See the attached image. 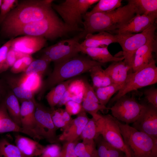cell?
<instances>
[{
  "instance_id": "1",
  "label": "cell",
  "mask_w": 157,
  "mask_h": 157,
  "mask_svg": "<svg viewBox=\"0 0 157 157\" xmlns=\"http://www.w3.org/2000/svg\"><path fill=\"white\" fill-rule=\"evenodd\" d=\"M128 3L110 12H97L83 15V31L78 35L84 38L88 34L96 32L115 31L136 15L135 8L129 0Z\"/></svg>"
},
{
  "instance_id": "2",
  "label": "cell",
  "mask_w": 157,
  "mask_h": 157,
  "mask_svg": "<svg viewBox=\"0 0 157 157\" xmlns=\"http://www.w3.org/2000/svg\"><path fill=\"white\" fill-rule=\"evenodd\" d=\"M53 1L28 0L18 2L1 25V32L57 16L52 6Z\"/></svg>"
},
{
  "instance_id": "3",
  "label": "cell",
  "mask_w": 157,
  "mask_h": 157,
  "mask_svg": "<svg viewBox=\"0 0 157 157\" xmlns=\"http://www.w3.org/2000/svg\"><path fill=\"white\" fill-rule=\"evenodd\" d=\"M83 28L67 25L57 15L42 20L10 29L2 33L5 36L15 37L24 35L43 37L53 40L69 32H82Z\"/></svg>"
},
{
  "instance_id": "4",
  "label": "cell",
  "mask_w": 157,
  "mask_h": 157,
  "mask_svg": "<svg viewBox=\"0 0 157 157\" xmlns=\"http://www.w3.org/2000/svg\"><path fill=\"white\" fill-rule=\"evenodd\" d=\"M54 64L53 71L42 83L39 97L40 99L46 91L60 83L84 73L89 72L95 65H104L90 58L78 54L70 59Z\"/></svg>"
},
{
  "instance_id": "5",
  "label": "cell",
  "mask_w": 157,
  "mask_h": 157,
  "mask_svg": "<svg viewBox=\"0 0 157 157\" xmlns=\"http://www.w3.org/2000/svg\"><path fill=\"white\" fill-rule=\"evenodd\" d=\"M117 122L124 144L132 157H157V138Z\"/></svg>"
},
{
  "instance_id": "6",
  "label": "cell",
  "mask_w": 157,
  "mask_h": 157,
  "mask_svg": "<svg viewBox=\"0 0 157 157\" xmlns=\"http://www.w3.org/2000/svg\"><path fill=\"white\" fill-rule=\"evenodd\" d=\"M154 60L135 72L130 71L125 83L118 92L110 100L112 104L122 96L134 90L157 82V67Z\"/></svg>"
},
{
  "instance_id": "7",
  "label": "cell",
  "mask_w": 157,
  "mask_h": 157,
  "mask_svg": "<svg viewBox=\"0 0 157 157\" xmlns=\"http://www.w3.org/2000/svg\"><path fill=\"white\" fill-rule=\"evenodd\" d=\"M96 120L100 135L109 144L122 152L126 157H132L125 145L117 120L110 114L91 115Z\"/></svg>"
},
{
  "instance_id": "8",
  "label": "cell",
  "mask_w": 157,
  "mask_h": 157,
  "mask_svg": "<svg viewBox=\"0 0 157 157\" xmlns=\"http://www.w3.org/2000/svg\"><path fill=\"white\" fill-rule=\"evenodd\" d=\"M98 0H66L58 4L52 3V6L60 15L67 25L79 28L83 24V16L92 5Z\"/></svg>"
},
{
  "instance_id": "9",
  "label": "cell",
  "mask_w": 157,
  "mask_h": 157,
  "mask_svg": "<svg viewBox=\"0 0 157 157\" xmlns=\"http://www.w3.org/2000/svg\"><path fill=\"white\" fill-rule=\"evenodd\" d=\"M156 27L154 24L138 33L116 34L117 43L121 47L124 60L131 68L134 54L139 48L155 39Z\"/></svg>"
},
{
  "instance_id": "10",
  "label": "cell",
  "mask_w": 157,
  "mask_h": 157,
  "mask_svg": "<svg viewBox=\"0 0 157 157\" xmlns=\"http://www.w3.org/2000/svg\"><path fill=\"white\" fill-rule=\"evenodd\" d=\"M35 125L34 131L41 139H45L50 144L59 143L57 129L53 122L51 108L36 102L35 112Z\"/></svg>"
},
{
  "instance_id": "11",
  "label": "cell",
  "mask_w": 157,
  "mask_h": 157,
  "mask_svg": "<svg viewBox=\"0 0 157 157\" xmlns=\"http://www.w3.org/2000/svg\"><path fill=\"white\" fill-rule=\"evenodd\" d=\"M78 35L70 39L59 41L44 49L40 58L50 62H60L73 58L79 52L80 44Z\"/></svg>"
},
{
  "instance_id": "12",
  "label": "cell",
  "mask_w": 157,
  "mask_h": 157,
  "mask_svg": "<svg viewBox=\"0 0 157 157\" xmlns=\"http://www.w3.org/2000/svg\"><path fill=\"white\" fill-rule=\"evenodd\" d=\"M145 106V104L139 103L134 97L126 94L116 101L109 110L117 120L129 124L138 119Z\"/></svg>"
},
{
  "instance_id": "13",
  "label": "cell",
  "mask_w": 157,
  "mask_h": 157,
  "mask_svg": "<svg viewBox=\"0 0 157 157\" xmlns=\"http://www.w3.org/2000/svg\"><path fill=\"white\" fill-rule=\"evenodd\" d=\"M138 131L157 138V108L149 104L131 126Z\"/></svg>"
},
{
  "instance_id": "14",
  "label": "cell",
  "mask_w": 157,
  "mask_h": 157,
  "mask_svg": "<svg viewBox=\"0 0 157 157\" xmlns=\"http://www.w3.org/2000/svg\"><path fill=\"white\" fill-rule=\"evenodd\" d=\"M47 40L42 37L26 35L13 38L11 47L23 53L31 55L45 46Z\"/></svg>"
},
{
  "instance_id": "15",
  "label": "cell",
  "mask_w": 157,
  "mask_h": 157,
  "mask_svg": "<svg viewBox=\"0 0 157 157\" xmlns=\"http://www.w3.org/2000/svg\"><path fill=\"white\" fill-rule=\"evenodd\" d=\"M86 112L82 108L80 112L77 114V117L73 119L63 130V133L59 135L60 142L78 141L83 129L89 119Z\"/></svg>"
},
{
  "instance_id": "16",
  "label": "cell",
  "mask_w": 157,
  "mask_h": 157,
  "mask_svg": "<svg viewBox=\"0 0 157 157\" xmlns=\"http://www.w3.org/2000/svg\"><path fill=\"white\" fill-rule=\"evenodd\" d=\"M156 41L152 40L138 48L135 52L131 65V72H135L154 60L153 53L155 50Z\"/></svg>"
},
{
  "instance_id": "17",
  "label": "cell",
  "mask_w": 157,
  "mask_h": 157,
  "mask_svg": "<svg viewBox=\"0 0 157 157\" xmlns=\"http://www.w3.org/2000/svg\"><path fill=\"white\" fill-rule=\"evenodd\" d=\"M156 19L155 18L145 15L136 14L115 32L116 34L140 33L154 24Z\"/></svg>"
},
{
  "instance_id": "18",
  "label": "cell",
  "mask_w": 157,
  "mask_h": 157,
  "mask_svg": "<svg viewBox=\"0 0 157 157\" xmlns=\"http://www.w3.org/2000/svg\"><path fill=\"white\" fill-rule=\"evenodd\" d=\"M15 142L24 157H37L45 147L35 140L19 134L15 137Z\"/></svg>"
},
{
  "instance_id": "19",
  "label": "cell",
  "mask_w": 157,
  "mask_h": 157,
  "mask_svg": "<svg viewBox=\"0 0 157 157\" xmlns=\"http://www.w3.org/2000/svg\"><path fill=\"white\" fill-rule=\"evenodd\" d=\"M21 133L35 140L38 138L34 132L24 129L17 124L10 117L3 101L0 103V133L9 132Z\"/></svg>"
},
{
  "instance_id": "20",
  "label": "cell",
  "mask_w": 157,
  "mask_h": 157,
  "mask_svg": "<svg viewBox=\"0 0 157 157\" xmlns=\"http://www.w3.org/2000/svg\"><path fill=\"white\" fill-rule=\"evenodd\" d=\"M78 51L88 55L92 60L104 64L110 62H118L124 60L123 56L121 57L113 56L109 51L108 47H87L80 45L78 47Z\"/></svg>"
},
{
  "instance_id": "21",
  "label": "cell",
  "mask_w": 157,
  "mask_h": 157,
  "mask_svg": "<svg viewBox=\"0 0 157 157\" xmlns=\"http://www.w3.org/2000/svg\"><path fill=\"white\" fill-rule=\"evenodd\" d=\"M105 71L110 77L113 84L122 87L131 71V67L124 60L113 62Z\"/></svg>"
},
{
  "instance_id": "22",
  "label": "cell",
  "mask_w": 157,
  "mask_h": 157,
  "mask_svg": "<svg viewBox=\"0 0 157 157\" xmlns=\"http://www.w3.org/2000/svg\"><path fill=\"white\" fill-rule=\"evenodd\" d=\"M85 40L80 43L81 46L87 47H105L110 44L117 43L115 35L106 31L99 32L97 34H88Z\"/></svg>"
},
{
  "instance_id": "23",
  "label": "cell",
  "mask_w": 157,
  "mask_h": 157,
  "mask_svg": "<svg viewBox=\"0 0 157 157\" xmlns=\"http://www.w3.org/2000/svg\"><path fill=\"white\" fill-rule=\"evenodd\" d=\"M36 104L31 101H24L21 102L20 115L22 127L36 134L34 131L35 125Z\"/></svg>"
},
{
  "instance_id": "24",
  "label": "cell",
  "mask_w": 157,
  "mask_h": 157,
  "mask_svg": "<svg viewBox=\"0 0 157 157\" xmlns=\"http://www.w3.org/2000/svg\"><path fill=\"white\" fill-rule=\"evenodd\" d=\"M6 81L10 89L21 102L31 101L35 103L37 101L34 98V94L25 89L20 83L19 78L7 75L2 78Z\"/></svg>"
},
{
  "instance_id": "25",
  "label": "cell",
  "mask_w": 157,
  "mask_h": 157,
  "mask_svg": "<svg viewBox=\"0 0 157 157\" xmlns=\"http://www.w3.org/2000/svg\"><path fill=\"white\" fill-rule=\"evenodd\" d=\"M3 101L11 118L18 126L22 127L20 121V106L19 100L10 89Z\"/></svg>"
},
{
  "instance_id": "26",
  "label": "cell",
  "mask_w": 157,
  "mask_h": 157,
  "mask_svg": "<svg viewBox=\"0 0 157 157\" xmlns=\"http://www.w3.org/2000/svg\"><path fill=\"white\" fill-rule=\"evenodd\" d=\"M96 148V157H119L124 153L108 142L101 135L94 140Z\"/></svg>"
},
{
  "instance_id": "27",
  "label": "cell",
  "mask_w": 157,
  "mask_h": 157,
  "mask_svg": "<svg viewBox=\"0 0 157 157\" xmlns=\"http://www.w3.org/2000/svg\"><path fill=\"white\" fill-rule=\"evenodd\" d=\"M76 78L74 77L60 83L52 88L47 93L46 98L51 108H54L57 106L67 90L69 84Z\"/></svg>"
},
{
  "instance_id": "28",
  "label": "cell",
  "mask_w": 157,
  "mask_h": 157,
  "mask_svg": "<svg viewBox=\"0 0 157 157\" xmlns=\"http://www.w3.org/2000/svg\"><path fill=\"white\" fill-rule=\"evenodd\" d=\"M134 6L136 15H145L157 18V0H129Z\"/></svg>"
},
{
  "instance_id": "29",
  "label": "cell",
  "mask_w": 157,
  "mask_h": 157,
  "mask_svg": "<svg viewBox=\"0 0 157 157\" xmlns=\"http://www.w3.org/2000/svg\"><path fill=\"white\" fill-rule=\"evenodd\" d=\"M102 66L100 65H95L89 71L93 88L105 87L113 84L110 77L102 69Z\"/></svg>"
},
{
  "instance_id": "30",
  "label": "cell",
  "mask_w": 157,
  "mask_h": 157,
  "mask_svg": "<svg viewBox=\"0 0 157 157\" xmlns=\"http://www.w3.org/2000/svg\"><path fill=\"white\" fill-rule=\"evenodd\" d=\"M19 80L25 89L34 94L40 91L43 83L42 75L38 74L27 75L24 74L19 78Z\"/></svg>"
},
{
  "instance_id": "31",
  "label": "cell",
  "mask_w": 157,
  "mask_h": 157,
  "mask_svg": "<svg viewBox=\"0 0 157 157\" xmlns=\"http://www.w3.org/2000/svg\"><path fill=\"white\" fill-rule=\"evenodd\" d=\"M78 142L75 148L78 157H96L97 148L94 140H83Z\"/></svg>"
},
{
  "instance_id": "32",
  "label": "cell",
  "mask_w": 157,
  "mask_h": 157,
  "mask_svg": "<svg viewBox=\"0 0 157 157\" xmlns=\"http://www.w3.org/2000/svg\"><path fill=\"white\" fill-rule=\"evenodd\" d=\"M52 120L55 127L65 129L71 122L73 119L65 109L51 108Z\"/></svg>"
},
{
  "instance_id": "33",
  "label": "cell",
  "mask_w": 157,
  "mask_h": 157,
  "mask_svg": "<svg viewBox=\"0 0 157 157\" xmlns=\"http://www.w3.org/2000/svg\"><path fill=\"white\" fill-rule=\"evenodd\" d=\"M121 88L120 85L113 84L105 87L93 88L100 103L106 106L113 95Z\"/></svg>"
},
{
  "instance_id": "34",
  "label": "cell",
  "mask_w": 157,
  "mask_h": 157,
  "mask_svg": "<svg viewBox=\"0 0 157 157\" xmlns=\"http://www.w3.org/2000/svg\"><path fill=\"white\" fill-rule=\"evenodd\" d=\"M0 157H24L16 145L4 138L0 139Z\"/></svg>"
},
{
  "instance_id": "35",
  "label": "cell",
  "mask_w": 157,
  "mask_h": 157,
  "mask_svg": "<svg viewBox=\"0 0 157 157\" xmlns=\"http://www.w3.org/2000/svg\"><path fill=\"white\" fill-rule=\"evenodd\" d=\"M122 1L121 0H99L92 10L87 12L89 14H92L111 11L121 7Z\"/></svg>"
},
{
  "instance_id": "36",
  "label": "cell",
  "mask_w": 157,
  "mask_h": 157,
  "mask_svg": "<svg viewBox=\"0 0 157 157\" xmlns=\"http://www.w3.org/2000/svg\"><path fill=\"white\" fill-rule=\"evenodd\" d=\"M100 135L95 119L93 117L89 118L84 126L80 137V139L94 140Z\"/></svg>"
},
{
  "instance_id": "37",
  "label": "cell",
  "mask_w": 157,
  "mask_h": 157,
  "mask_svg": "<svg viewBox=\"0 0 157 157\" xmlns=\"http://www.w3.org/2000/svg\"><path fill=\"white\" fill-rule=\"evenodd\" d=\"M50 63L41 58L34 60L24 72V74L27 75L38 74L42 76L48 69Z\"/></svg>"
},
{
  "instance_id": "38",
  "label": "cell",
  "mask_w": 157,
  "mask_h": 157,
  "mask_svg": "<svg viewBox=\"0 0 157 157\" xmlns=\"http://www.w3.org/2000/svg\"><path fill=\"white\" fill-rule=\"evenodd\" d=\"M34 60L31 55H27L16 61L11 67L10 72L14 74L25 72Z\"/></svg>"
},
{
  "instance_id": "39",
  "label": "cell",
  "mask_w": 157,
  "mask_h": 157,
  "mask_svg": "<svg viewBox=\"0 0 157 157\" xmlns=\"http://www.w3.org/2000/svg\"><path fill=\"white\" fill-rule=\"evenodd\" d=\"M82 108L90 115L98 113L99 111L104 112L109 110V108L100 103L86 99L83 100L81 104Z\"/></svg>"
},
{
  "instance_id": "40",
  "label": "cell",
  "mask_w": 157,
  "mask_h": 157,
  "mask_svg": "<svg viewBox=\"0 0 157 157\" xmlns=\"http://www.w3.org/2000/svg\"><path fill=\"white\" fill-rule=\"evenodd\" d=\"M26 55L10 47L7 54L4 67V72L11 67L17 60Z\"/></svg>"
},
{
  "instance_id": "41",
  "label": "cell",
  "mask_w": 157,
  "mask_h": 157,
  "mask_svg": "<svg viewBox=\"0 0 157 157\" xmlns=\"http://www.w3.org/2000/svg\"><path fill=\"white\" fill-rule=\"evenodd\" d=\"M18 1L16 0H3L0 10V25L10 11L17 5Z\"/></svg>"
},
{
  "instance_id": "42",
  "label": "cell",
  "mask_w": 157,
  "mask_h": 157,
  "mask_svg": "<svg viewBox=\"0 0 157 157\" xmlns=\"http://www.w3.org/2000/svg\"><path fill=\"white\" fill-rule=\"evenodd\" d=\"M78 141L74 142H64L60 151L57 157H78L75 148Z\"/></svg>"
},
{
  "instance_id": "43",
  "label": "cell",
  "mask_w": 157,
  "mask_h": 157,
  "mask_svg": "<svg viewBox=\"0 0 157 157\" xmlns=\"http://www.w3.org/2000/svg\"><path fill=\"white\" fill-rule=\"evenodd\" d=\"M61 147L59 143H52L45 146L42 153L37 157H57Z\"/></svg>"
},
{
  "instance_id": "44",
  "label": "cell",
  "mask_w": 157,
  "mask_h": 157,
  "mask_svg": "<svg viewBox=\"0 0 157 157\" xmlns=\"http://www.w3.org/2000/svg\"><path fill=\"white\" fill-rule=\"evenodd\" d=\"M84 88L83 80L76 78L69 84L67 90L72 95L75 96L83 93Z\"/></svg>"
},
{
  "instance_id": "45",
  "label": "cell",
  "mask_w": 157,
  "mask_h": 157,
  "mask_svg": "<svg viewBox=\"0 0 157 157\" xmlns=\"http://www.w3.org/2000/svg\"><path fill=\"white\" fill-rule=\"evenodd\" d=\"M13 38H12L0 47V74L4 72L7 54Z\"/></svg>"
},
{
  "instance_id": "46",
  "label": "cell",
  "mask_w": 157,
  "mask_h": 157,
  "mask_svg": "<svg viewBox=\"0 0 157 157\" xmlns=\"http://www.w3.org/2000/svg\"><path fill=\"white\" fill-rule=\"evenodd\" d=\"M85 88L83 93V100L86 99L100 103L96 95L93 88L87 80H83Z\"/></svg>"
},
{
  "instance_id": "47",
  "label": "cell",
  "mask_w": 157,
  "mask_h": 157,
  "mask_svg": "<svg viewBox=\"0 0 157 157\" xmlns=\"http://www.w3.org/2000/svg\"><path fill=\"white\" fill-rule=\"evenodd\" d=\"M65 110L71 115L78 114L82 109L81 104L69 101L65 104Z\"/></svg>"
},
{
  "instance_id": "48",
  "label": "cell",
  "mask_w": 157,
  "mask_h": 157,
  "mask_svg": "<svg viewBox=\"0 0 157 157\" xmlns=\"http://www.w3.org/2000/svg\"><path fill=\"white\" fill-rule=\"evenodd\" d=\"M144 94L148 103L157 108V89L154 88L146 90Z\"/></svg>"
},
{
  "instance_id": "49",
  "label": "cell",
  "mask_w": 157,
  "mask_h": 157,
  "mask_svg": "<svg viewBox=\"0 0 157 157\" xmlns=\"http://www.w3.org/2000/svg\"><path fill=\"white\" fill-rule=\"evenodd\" d=\"M9 89L4 79L0 78V103L3 101Z\"/></svg>"
},
{
  "instance_id": "50",
  "label": "cell",
  "mask_w": 157,
  "mask_h": 157,
  "mask_svg": "<svg viewBox=\"0 0 157 157\" xmlns=\"http://www.w3.org/2000/svg\"><path fill=\"white\" fill-rule=\"evenodd\" d=\"M72 96L67 90L63 96L57 106L59 107H60L65 105L67 101H70L71 98Z\"/></svg>"
},
{
  "instance_id": "51",
  "label": "cell",
  "mask_w": 157,
  "mask_h": 157,
  "mask_svg": "<svg viewBox=\"0 0 157 157\" xmlns=\"http://www.w3.org/2000/svg\"><path fill=\"white\" fill-rule=\"evenodd\" d=\"M3 0H0V10L2 5Z\"/></svg>"
},
{
  "instance_id": "52",
  "label": "cell",
  "mask_w": 157,
  "mask_h": 157,
  "mask_svg": "<svg viewBox=\"0 0 157 157\" xmlns=\"http://www.w3.org/2000/svg\"><path fill=\"white\" fill-rule=\"evenodd\" d=\"M119 157H126L125 155H123L122 156H121Z\"/></svg>"
},
{
  "instance_id": "53",
  "label": "cell",
  "mask_w": 157,
  "mask_h": 157,
  "mask_svg": "<svg viewBox=\"0 0 157 157\" xmlns=\"http://www.w3.org/2000/svg\"></svg>"
}]
</instances>
